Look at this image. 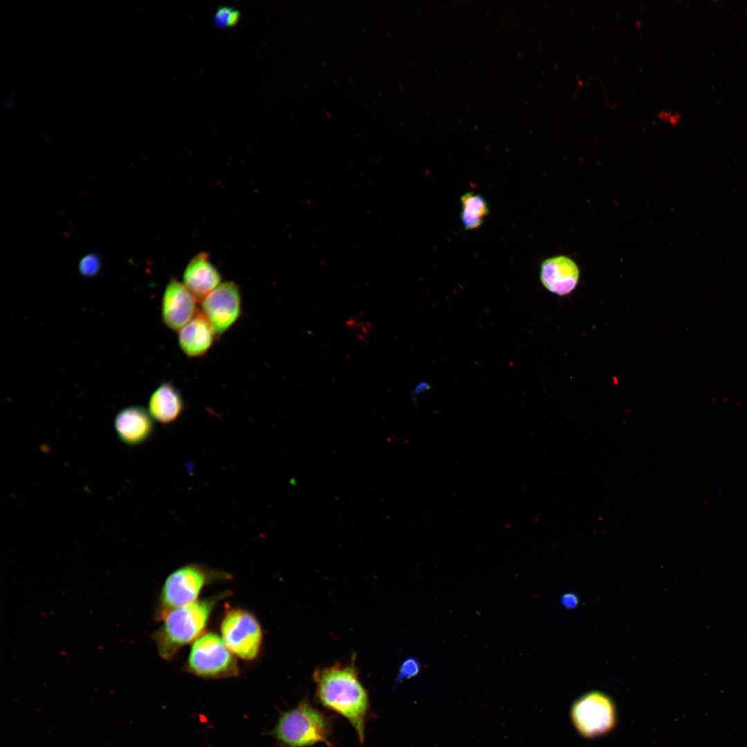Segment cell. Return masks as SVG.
<instances>
[{"instance_id":"cell-5","label":"cell","mask_w":747,"mask_h":747,"mask_svg":"<svg viewBox=\"0 0 747 747\" xmlns=\"http://www.w3.org/2000/svg\"><path fill=\"white\" fill-rule=\"evenodd\" d=\"M225 575L197 564H186L174 570L163 584L159 614L196 601L205 585Z\"/></svg>"},{"instance_id":"cell-15","label":"cell","mask_w":747,"mask_h":747,"mask_svg":"<svg viewBox=\"0 0 747 747\" xmlns=\"http://www.w3.org/2000/svg\"><path fill=\"white\" fill-rule=\"evenodd\" d=\"M461 219L465 229L474 230L480 227L489 212L486 199L481 195L470 192L461 196Z\"/></svg>"},{"instance_id":"cell-8","label":"cell","mask_w":747,"mask_h":747,"mask_svg":"<svg viewBox=\"0 0 747 747\" xmlns=\"http://www.w3.org/2000/svg\"><path fill=\"white\" fill-rule=\"evenodd\" d=\"M202 313L220 336L238 320L241 313V296L234 282L221 283L201 301Z\"/></svg>"},{"instance_id":"cell-19","label":"cell","mask_w":747,"mask_h":747,"mask_svg":"<svg viewBox=\"0 0 747 747\" xmlns=\"http://www.w3.org/2000/svg\"><path fill=\"white\" fill-rule=\"evenodd\" d=\"M561 602L565 608H574L578 604V598L575 593H567L562 596Z\"/></svg>"},{"instance_id":"cell-16","label":"cell","mask_w":747,"mask_h":747,"mask_svg":"<svg viewBox=\"0 0 747 747\" xmlns=\"http://www.w3.org/2000/svg\"><path fill=\"white\" fill-rule=\"evenodd\" d=\"M240 19L241 13L238 10L231 6H220L213 17V23L217 28H232L239 24Z\"/></svg>"},{"instance_id":"cell-13","label":"cell","mask_w":747,"mask_h":747,"mask_svg":"<svg viewBox=\"0 0 747 747\" xmlns=\"http://www.w3.org/2000/svg\"><path fill=\"white\" fill-rule=\"evenodd\" d=\"M216 334L208 318L202 312L178 331V341L183 352L189 358L205 355L213 344Z\"/></svg>"},{"instance_id":"cell-14","label":"cell","mask_w":747,"mask_h":747,"mask_svg":"<svg viewBox=\"0 0 747 747\" xmlns=\"http://www.w3.org/2000/svg\"><path fill=\"white\" fill-rule=\"evenodd\" d=\"M183 410V398L170 382L161 384L150 396L148 412L154 420L161 424L169 425L175 422Z\"/></svg>"},{"instance_id":"cell-9","label":"cell","mask_w":747,"mask_h":747,"mask_svg":"<svg viewBox=\"0 0 747 747\" xmlns=\"http://www.w3.org/2000/svg\"><path fill=\"white\" fill-rule=\"evenodd\" d=\"M197 302L183 284L172 279L162 299L161 315L165 326L172 331L182 329L197 313Z\"/></svg>"},{"instance_id":"cell-7","label":"cell","mask_w":747,"mask_h":747,"mask_svg":"<svg viewBox=\"0 0 747 747\" xmlns=\"http://www.w3.org/2000/svg\"><path fill=\"white\" fill-rule=\"evenodd\" d=\"M571 714L578 731L591 738L608 732L616 720L613 701L599 691L589 692L579 697L573 704Z\"/></svg>"},{"instance_id":"cell-4","label":"cell","mask_w":747,"mask_h":747,"mask_svg":"<svg viewBox=\"0 0 747 747\" xmlns=\"http://www.w3.org/2000/svg\"><path fill=\"white\" fill-rule=\"evenodd\" d=\"M185 669L189 673L205 679L233 678L240 672L234 655L222 638L214 632L203 633L194 640Z\"/></svg>"},{"instance_id":"cell-20","label":"cell","mask_w":747,"mask_h":747,"mask_svg":"<svg viewBox=\"0 0 747 747\" xmlns=\"http://www.w3.org/2000/svg\"><path fill=\"white\" fill-rule=\"evenodd\" d=\"M332 747H333V746H332Z\"/></svg>"},{"instance_id":"cell-17","label":"cell","mask_w":747,"mask_h":747,"mask_svg":"<svg viewBox=\"0 0 747 747\" xmlns=\"http://www.w3.org/2000/svg\"><path fill=\"white\" fill-rule=\"evenodd\" d=\"M421 663L418 658L415 657L406 658L400 666L394 686L417 676L421 672Z\"/></svg>"},{"instance_id":"cell-10","label":"cell","mask_w":747,"mask_h":747,"mask_svg":"<svg viewBox=\"0 0 747 747\" xmlns=\"http://www.w3.org/2000/svg\"><path fill=\"white\" fill-rule=\"evenodd\" d=\"M540 278L548 291L558 296H566L578 286L580 270L573 259L566 255H557L542 262Z\"/></svg>"},{"instance_id":"cell-11","label":"cell","mask_w":747,"mask_h":747,"mask_svg":"<svg viewBox=\"0 0 747 747\" xmlns=\"http://www.w3.org/2000/svg\"><path fill=\"white\" fill-rule=\"evenodd\" d=\"M114 426L120 441L131 446L147 441L154 429L149 412L138 405L130 406L119 412L116 416Z\"/></svg>"},{"instance_id":"cell-12","label":"cell","mask_w":747,"mask_h":747,"mask_svg":"<svg viewBox=\"0 0 747 747\" xmlns=\"http://www.w3.org/2000/svg\"><path fill=\"white\" fill-rule=\"evenodd\" d=\"M183 284L199 302L221 284V275L205 252L196 255L183 273Z\"/></svg>"},{"instance_id":"cell-6","label":"cell","mask_w":747,"mask_h":747,"mask_svg":"<svg viewBox=\"0 0 747 747\" xmlns=\"http://www.w3.org/2000/svg\"><path fill=\"white\" fill-rule=\"evenodd\" d=\"M220 629L223 640L234 656L248 661L258 657L263 631L254 614L241 608L228 609L223 616Z\"/></svg>"},{"instance_id":"cell-18","label":"cell","mask_w":747,"mask_h":747,"mask_svg":"<svg viewBox=\"0 0 747 747\" xmlns=\"http://www.w3.org/2000/svg\"><path fill=\"white\" fill-rule=\"evenodd\" d=\"M101 268V260L96 254H88L80 261L78 270L80 273L86 277L96 275Z\"/></svg>"},{"instance_id":"cell-3","label":"cell","mask_w":747,"mask_h":747,"mask_svg":"<svg viewBox=\"0 0 747 747\" xmlns=\"http://www.w3.org/2000/svg\"><path fill=\"white\" fill-rule=\"evenodd\" d=\"M218 598L196 600L161 614L154 638L160 656L173 658L179 649L203 634Z\"/></svg>"},{"instance_id":"cell-2","label":"cell","mask_w":747,"mask_h":747,"mask_svg":"<svg viewBox=\"0 0 747 747\" xmlns=\"http://www.w3.org/2000/svg\"><path fill=\"white\" fill-rule=\"evenodd\" d=\"M333 725L331 716L304 699L282 711L267 734L274 738L277 747H312L322 742L332 747Z\"/></svg>"},{"instance_id":"cell-1","label":"cell","mask_w":747,"mask_h":747,"mask_svg":"<svg viewBox=\"0 0 747 747\" xmlns=\"http://www.w3.org/2000/svg\"><path fill=\"white\" fill-rule=\"evenodd\" d=\"M313 679L316 701L345 718L363 744L366 723L372 714L368 692L359 679L355 663H337L317 668Z\"/></svg>"}]
</instances>
